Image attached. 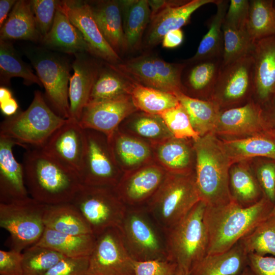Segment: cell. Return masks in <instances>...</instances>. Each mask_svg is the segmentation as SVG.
I'll return each mask as SVG.
<instances>
[{"label":"cell","instance_id":"obj_12","mask_svg":"<svg viewBox=\"0 0 275 275\" xmlns=\"http://www.w3.org/2000/svg\"><path fill=\"white\" fill-rule=\"evenodd\" d=\"M85 131L86 150L79 175L82 184L115 188L122 175L106 136L94 130Z\"/></svg>","mask_w":275,"mask_h":275},{"label":"cell","instance_id":"obj_25","mask_svg":"<svg viewBox=\"0 0 275 275\" xmlns=\"http://www.w3.org/2000/svg\"><path fill=\"white\" fill-rule=\"evenodd\" d=\"M104 38L119 56L128 51L119 1H98L89 3Z\"/></svg>","mask_w":275,"mask_h":275},{"label":"cell","instance_id":"obj_5","mask_svg":"<svg viewBox=\"0 0 275 275\" xmlns=\"http://www.w3.org/2000/svg\"><path fill=\"white\" fill-rule=\"evenodd\" d=\"M66 120L47 104L40 91H36L26 110L7 117L1 122L0 135L12 139L24 148L27 145L42 148Z\"/></svg>","mask_w":275,"mask_h":275},{"label":"cell","instance_id":"obj_43","mask_svg":"<svg viewBox=\"0 0 275 275\" xmlns=\"http://www.w3.org/2000/svg\"><path fill=\"white\" fill-rule=\"evenodd\" d=\"M224 39L222 65H225L251 54L254 42L246 30L234 28L223 23Z\"/></svg>","mask_w":275,"mask_h":275},{"label":"cell","instance_id":"obj_17","mask_svg":"<svg viewBox=\"0 0 275 275\" xmlns=\"http://www.w3.org/2000/svg\"><path fill=\"white\" fill-rule=\"evenodd\" d=\"M86 146L85 129L78 121L70 118L54 131L40 148L79 175L82 168Z\"/></svg>","mask_w":275,"mask_h":275},{"label":"cell","instance_id":"obj_60","mask_svg":"<svg viewBox=\"0 0 275 275\" xmlns=\"http://www.w3.org/2000/svg\"><path fill=\"white\" fill-rule=\"evenodd\" d=\"M176 275H190L188 272H177Z\"/></svg>","mask_w":275,"mask_h":275},{"label":"cell","instance_id":"obj_55","mask_svg":"<svg viewBox=\"0 0 275 275\" xmlns=\"http://www.w3.org/2000/svg\"><path fill=\"white\" fill-rule=\"evenodd\" d=\"M262 107L264 118L268 124L271 136L275 140V97Z\"/></svg>","mask_w":275,"mask_h":275},{"label":"cell","instance_id":"obj_35","mask_svg":"<svg viewBox=\"0 0 275 275\" xmlns=\"http://www.w3.org/2000/svg\"><path fill=\"white\" fill-rule=\"evenodd\" d=\"M232 164L257 157L275 160V140L266 135L222 141Z\"/></svg>","mask_w":275,"mask_h":275},{"label":"cell","instance_id":"obj_23","mask_svg":"<svg viewBox=\"0 0 275 275\" xmlns=\"http://www.w3.org/2000/svg\"><path fill=\"white\" fill-rule=\"evenodd\" d=\"M18 145L11 139L0 135V203H9L29 197L23 164L13 153Z\"/></svg>","mask_w":275,"mask_h":275},{"label":"cell","instance_id":"obj_16","mask_svg":"<svg viewBox=\"0 0 275 275\" xmlns=\"http://www.w3.org/2000/svg\"><path fill=\"white\" fill-rule=\"evenodd\" d=\"M58 7L69 18L82 35L88 47V53L116 65L121 63L120 57L106 41L94 18L88 2L59 1Z\"/></svg>","mask_w":275,"mask_h":275},{"label":"cell","instance_id":"obj_29","mask_svg":"<svg viewBox=\"0 0 275 275\" xmlns=\"http://www.w3.org/2000/svg\"><path fill=\"white\" fill-rule=\"evenodd\" d=\"M119 3L128 50H137L142 46L145 31L150 21L148 1L125 0Z\"/></svg>","mask_w":275,"mask_h":275},{"label":"cell","instance_id":"obj_57","mask_svg":"<svg viewBox=\"0 0 275 275\" xmlns=\"http://www.w3.org/2000/svg\"><path fill=\"white\" fill-rule=\"evenodd\" d=\"M16 2L15 0L0 1V28L7 20L9 11L14 7Z\"/></svg>","mask_w":275,"mask_h":275},{"label":"cell","instance_id":"obj_61","mask_svg":"<svg viewBox=\"0 0 275 275\" xmlns=\"http://www.w3.org/2000/svg\"><path fill=\"white\" fill-rule=\"evenodd\" d=\"M270 214L275 215V203H274V204L273 205V209L272 210V211H271Z\"/></svg>","mask_w":275,"mask_h":275},{"label":"cell","instance_id":"obj_28","mask_svg":"<svg viewBox=\"0 0 275 275\" xmlns=\"http://www.w3.org/2000/svg\"><path fill=\"white\" fill-rule=\"evenodd\" d=\"M108 143L116 163L126 172L148 163L151 158L152 149L148 144L118 129Z\"/></svg>","mask_w":275,"mask_h":275},{"label":"cell","instance_id":"obj_46","mask_svg":"<svg viewBox=\"0 0 275 275\" xmlns=\"http://www.w3.org/2000/svg\"><path fill=\"white\" fill-rule=\"evenodd\" d=\"M174 138L196 141L201 136L194 129L185 109L180 105L158 115Z\"/></svg>","mask_w":275,"mask_h":275},{"label":"cell","instance_id":"obj_62","mask_svg":"<svg viewBox=\"0 0 275 275\" xmlns=\"http://www.w3.org/2000/svg\"><path fill=\"white\" fill-rule=\"evenodd\" d=\"M273 4H274V6L275 7V1H273Z\"/></svg>","mask_w":275,"mask_h":275},{"label":"cell","instance_id":"obj_36","mask_svg":"<svg viewBox=\"0 0 275 275\" xmlns=\"http://www.w3.org/2000/svg\"><path fill=\"white\" fill-rule=\"evenodd\" d=\"M186 112L195 130L200 136L213 133L221 111L214 101L189 96L182 91L174 94Z\"/></svg>","mask_w":275,"mask_h":275},{"label":"cell","instance_id":"obj_4","mask_svg":"<svg viewBox=\"0 0 275 275\" xmlns=\"http://www.w3.org/2000/svg\"><path fill=\"white\" fill-rule=\"evenodd\" d=\"M206 204L199 201L180 220L164 230L167 259L177 272L189 273L207 253L208 237L203 221Z\"/></svg>","mask_w":275,"mask_h":275},{"label":"cell","instance_id":"obj_58","mask_svg":"<svg viewBox=\"0 0 275 275\" xmlns=\"http://www.w3.org/2000/svg\"><path fill=\"white\" fill-rule=\"evenodd\" d=\"M11 91L8 88L1 86L0 88V103L6 101L13 98Z\"/></svg>","mask_w":275,"mask_h":275},{"label":"cell","instance_id":"obj_41","mask_svg":"<svg viewBox=\"0 0 275 275\" xmlns=\"http://www.w3.org/2000/svg\"><path fill=\"white\" fill-rule=\"evenodd\" d=\"M238 242L248 254L275 256V215L270 214Z\"/></svg>","mask_w":275,"mask_h":275},{"label":"cell","instance_id":"obj_59","mask_svg":"<svg viewBox=\"0 0 275 275\" xmlns=\"http://www.w3.org/2000/svg\"><path fill=\"white\" fill-rule=\"evenodd\" d=\"M237 275H256L251 268L248 266L241 272Z\"/></svg>","mask_w":275,"mask_h":275},{"label":"cell","instance_id":"obj_54","mask_svg":"<svg viewBox=\"0 0 275 275\" xmlns=\"http://www.w3.org/2000/svg\"><path fill=\"white\" fill-rule=\"evenodd\" d=\"M183 40V32L180 29L168 32L163 37L161 42L163 47L172 48L179 46Z\"/></svg>","mask_w":275,"mask_h":275},{"label":"cell","instance_id":"obj_42","mask_svg":"<svg viewBox=\"0 0 275 275\" xmlns=\"http://www.w3.org/2000/svg\"><path fill=\"white\" fill-rule=\"evenodd\" d=\"M127 89L126 78L107 63V67L100 68L88 103L127 94Z\"/></svg>","mask_w":275,"mask_h":275},{"label":"cell","instance_id":"obj_24","mask_svg":"<svg viewBox=\"0 0 275 275\" xmlns=\"http://www.w3.org/2000/svg\"><path fill=\"white\" fill-rule=\"evenodd\" d=\"M222 57L186 61L181 75L182 92L199 97L212 96L222 65Z\"/></svg>","mask_w":275,"mask_h":275},{"label":"cell","instance_id":"obj_44","mask_svg":"<svg viewBox=\"0 0 275 275\" xmlns=\"http://www.w3.org/2000/svg\"><path fill=\"white\" fill-rule=\"evenodd\" d=\"M64 256L51 249L32 245L22 253L23 275H44Z\"/></svg>","mask_w":275,"mask_h":275},{"label":"cell","instance_id":"obj_37","mask_svg":"<svg viewBox=\"0 0 275 275\" xmlns=\"http://www.w3.org/2000/svg\"><path fill=\"white\" fill-rule=\"evenodd\" d=\"M229 188L232 200L244 207L254 205L264 197L255 174L244 161L231 166Z\"/></svg>","mask_w":275,"mask_h":275},{"label":"cell","instance_id":"obj_39","mask_svg":"<svg viewBox=\"0 0 275 275\" xmlns=\"http://www.w3.org/2000/svg\"><path fill=\"white\" fill-rule=\"evenodd\" d=\"M1 84L6 86L14 77L23 79L26 85L36 84L42 86L39 77L29 65L20 58L13 45L9 41L0 39Z\"/></svg>","mask_w":275,"mask_h":275},{"label":"cell","instance_id":"obj_33","mask_svg":"<svg viewBox=\"0 0 275 275\" xmlns=\"http://www.w3.org/2000/svg\"><path fill=\"white\" fill-rule=\"evenodd\" d=\"M96 239L94 234L73 235L45 228L41 238L35 245L51 249L65 257L79 258L90 255Z\"/></svg>","mask_w":275,"mask_h":275},{"label":"cell","instance_id":"obj_21","mask_svg":"<svg viewBox=\"0 0 275 275\" xmlns=\"http://www.w3.org/2000/svg\"><path fill=\"white\" fill-rule=\"evenodd\" d=\"M254 95L256 102L265 105L275 97V35L254 42Z\"/></svg>","mask_w":275,"mask_h":275},{"label":"cell","instance_id":"obj_2","mask_svg":"<svg viewBox=\"0 0 275 275\" xmlns=\"http://www.w3.org/2000/svg\"><path fill=\"white\" fill-rule=\"evenodd\" d=\"M30 197L45 205L70 202L82 185L78 174L40 148L28 149L22 163Z\"/></svg>","mask_w":275,"mask_h":275},{"label":"cell","instance_id":"obj_18","mask_svg":"<svg viewBox=\"0 0 275 275\" xmlns=\"http://www.w3.org/2000/svg\"><path fill=\"white\" fill-rule=\"evenodd\" d=\"M137 111L130 96L123 95L87 103L79 123L84 129H92L103 133L108 142L121 122Z\"/></svg>","mask_w":275,"mask_h":275},{"label":"cell","instance_id":"obj_20","mask_svg":"<svg viewBox=\"0 0 275 275\" xmlns=\"http://www.w3.org/2000/svg\"><path fill=\"white\" fill-rule=\"evenodd\" d=\"M167 173L159 164L148 163L122 174L115 189L128 207H142L157 190Z\"/></svg>","mask_w":275,"mask_h":275},{"label":"cell","instance_id":"obj_48","mask_svg":"<svg viewBox=\"0 0 275 275\" xmlns=\"http://www.w3.org/2000/svg\"><path fill=\"white\" fill-rule=\"evenodd\" d=\"M255 176L264 197L275 203V160L262 163L258 167Z\"/></svg>","mask_w":275,"mask_h":275},{"label":"cell","instance_id":"obj_31","mask_svg":"<svg viewBox=\"0 0 275 275\" xmlns=\"http://www.w3.org/2000/svg\"><path fill=\"white\" fill-rule=\"evenodd\" d=\"M43 222L45 228L62 233L93 234L87 221L71 202L45 205Z\"/></svg>","mask_w":275,"mask_h":275},{"label":"cell","instance_id":"obj_8","mask_svg":"<svg viewBox=\"0 0 275 275\" xmlns=\"http://www.w3.org/2000/svg\"><path fill=\"white\" fill-rule=\"evenodd\" d=\"M25 54L45 89L50 107L60 117L69 119V87L71 76L67 61L45 47L29 48Z\"/></svg>","mask_w":275,"mask_h":275},{"label":"cell","instance_id":"obj_7","mask_svg":"<svg viewBox=\"0 0 275 275\" xmlns=\"http://www.w3.org/2000/svg\"><path fill=\"white\" fill-rule=\"evenodd\" d=\"M118 228L134 261L167 259L164 231L145 207H128Z\"/></svg>","mask_w":275,"mask_h":275},{"label":"cell","instance_id":"obj_9","mask_svg":"<svg viewBox=\"0 0 275 275\" xmlns=\"http://www.w3.org/2000/svg\"><path fill=\"white\" fill-rule=\"evenodd\" d=\"M45 207L30 197L0 203V226L9 233L11 250L22 252L38 242L45 229Z\"/></svg>","mask_w":275,"mask_h":275},{"label":"cell","instance_id":"obj_15","mask_svg":"<svg viewBox=\"0 0 275 275\" xmlns=\"http://www.w3.org/2000/svg\"><path fill=\"white\" fill-rule=\"evenodd\" d=\"M254 93V59L251 54L222 65L211 100L222 107L240 103Z\"/></svg>","mask_w":275,"mask_h":275},{"label":"cell","instance_id":"obj_30","mask_svg":"<svg viewBox=\"0 0 275 275\" xmlns=\"http://www.w3.org/2000/svg\"><path fill=\"white\" fill-rule=\"evenodd\" d=\"M0 39L41 41L31 1H17L7 20L1 28Z\"/></svg>","mask_w":275,"mask_h":275},{"label":"cell","instance_id":"obj_11","mask_svg":"<svg viewBox=\"0 0 275 275\" xmlns=\"http://www.w3.org/2000/svg\"><path fill=\"white\" fill-rule=\"evenodd\" d=\"M111 66L121 74L144 86L175 94L182 91L181 75L186 66L144 54Z\"/></svg>","mask_w":275,"mask_h":275},{"label":"cell","instance_id":"obj_26","mask_svg":"<svg viewBox=\"0 0 275 275\" xmlns=\"http://www.w3.org/2000/svg\"><path fill=\"white\" fill-rule=\"evenodd\" d=\"M41 42L49 50L74 54L88 53V45L81 33L58 7L52 25Z\"/></svg>","mask_w":275,"mask_h":275},{"label":"cell","instance_id":"obj_1","mask_svg":"<svg viewBox=\"0 0 275 275\" xmlns=\"http://www.w3.org/2000/svg\"><path fill=\"white\" fill-rule=\"evenodd\" d=\"M273 205L263 197L246 207L232 200L221 205H206L203 221L208 237L207 254L230 249L270 214Z\"/></svg>","mask_w":275,"mask_h":275},{"label":"cell","instance_id":"obj_3","mask_svg":"<svg viewBox=\"0 0 275 275\" xmlns=\"http://www.w3.org/2000/svg\"><path fill=\"white\" fill-rule=\"evenodd\" d=\"M195 179L200 199L207 206L225 204L232 200L229 171L232 163L222 142L213 133L194 141Z\"/></svg>","mask_w":275,"mask_h":275},{"label":"cell","instance_id":"obj_14","mask_svg":"<svg viewBox=\"0 0 275 275\" xmlns=\"http://www.w3.org/2000/svg\"><path fill=\"white\" fill-rule=\"evenodd\" d=\"M87 275H133L134 260L127 251L118 227L96 236Z\"/></svg>","mask_w":275,"mask_h":275},{"label":"cell","instance_id":"obj_34","mask_svg":"<svg viewBox=\"0 0 275 275\" xmlns=\"http://www.w3.org/2000/svg\"><path fill=\"white\" fill-rule=\"evenodd\" d=\"M124 77L127 82V94L130 96L138 110L149 114L158 115L180 104L173 93L147 87Z\"/></svg>","mask_w":275,"mask_h":275},{"label":"cell","instance_id":"obj_38","mask_svg":"<svg viewBox=\"0 0 275 275\" xmlns=\"http://www.w3.org/2000/svg\"><path fill=\"white\" fill-rule=\"evenodd\" d=\"M229 1L217 0L216 12L210 19L207 33L204 36L195 55L186 61H194L215 57H222L224 39L222 26Z\"/></svg>","mask_w":275,"mask_h":275},{"label":"cell","instance_id":"obj_10","mask_svg":"<svg viewBox=\"0 0 275 275\" xmlns=\"http://www.w3.org/2000/svg\"><path fill=\"white\" fill-rule=\"evenodd\" d=\"M70 202L82 214L95 236L108 228H118L128 208L115 188L105 186L82 184Z\"/></svg>","mask_w":275,"mask_h":275},{"label":"cell","instance_id":"obj_22","mask_svg":"<svg viewBox=\"0 0 275 275\" xmlns=\"http://www.w3.org/2000/svg\"><path fill=\"white\" fill-rule=\"evenodd\" d=\"M74 55L75 59L72 64L73 74L69 87L70 118L79 122L100 67L86 53Z\"/></svg>","mask_w":275,"mask_h":275},{"label":"cell","instance_id":"obj_6","mask_svg":"<svg viewBox=\"0 0 275 275\" xmlns=\"http://www.w3.org/2000/svg\"><path fill=\"white\" fill-rule=\"evenodd\" d=\"M200 200L195 172H167L145 208L164 231L183 217Z\"/></svg>","mask_w":275,"mask_h":275},{"label":"cell","instance_id":"obj_40","mask_svg":"<svg viewBox=\"0 0 275 275\" xmlns=\"http://www.w3.org/2000/svg\"><path fill=\"white\" fill-rule=\"evenodd\" d=\"M246 31L255 41L275 35V7L273 0H251Z\"/></svg>","mask_w":275,"mask_h":275},{"label":"cell","instance_id":"obj_53","mask_svg":"<svg viewBox=\"0 0 275 275\" xmlns=\"http://www.w3.org/2000/svg\"><path fill=\"white\" fill-rule=\"evenodd\" d=\"M248 266L256 275H275V256L249 254Z\"/></svg>","mask_w":275,"mask_h":275},{"label":"cell","instance_id":"obj_45","mask_svg":"<svg viewBox=\"0 0 275 275\" xmlns=\"http://www.w3.org/2000/svg\"><path fill=\"white\" fill-rule=\"evenodd\" d=\"M130 129L137 135L155 144L173 137L158 115L143 113L134 116Z\"/></svg>","mask_w":275,"mask_h":275},{"label":"cell","instance_id":"obj_19","mask_svg":"<svg viewBox=\"0 0 275 275\" xmlns=\"http://www.w3.org/2000/svg\"><path fill=\"white\" fill-rule=\"evenodd\" d=\"M213 133L233 139L259 135L272 138L262 107L254 100L221 110Z\"/></svg>","mask_w":275,"mask_h":275},{"label":"cell","instance_id":"obj_27","mask_svg":"<svg viewBox=\"0 0 275 275\" xmlns=\"http://www.w3.org/2000/svg\"><path fill=\"white\" fill-rule=\"evenodd\" d=\"M248 266V254L237 243L229 250L207 254L191 269L190 275H237Z\"/></svg>","mask_w":275,"mask_h":275},{"label":"cell","instance_id":"obj_51","mask_svg":"<svg viewBox=\"0 0 275 275\" xmlns=\"http://www.w3.org/2000/svg\"><path fill=\"white\" fill-rule=\"evenodd\" d=\"M250 1L231 0L224 23L234 28L246 30Z\"/></svg>","mask_w":275,"mask_h":275},{"label":"cell","instance_id":"obj_50","mask_svg":"<svg viewBox=\"0 0 275 275\" xmlns=\"http://www.w3.org/2000/svg\"><path fill=\"white\" fill-rule=\"evenodd\" d=\"M89 256L70 258L65 257L44 275H87Z\"/></svg>","mask_w":275,"mask_h":275},{"label":"cell","instance_id":"obj_52","mask_svg":"<svg viewBox=\"0 0 275 275\" xmlns=\"http://www.w3.org/2000/svg\"><path fill=\"white\" fill-rule=\"evenodd\" d=\"M0 274L23 275L22 253L10 250L0 251Z\"/></svg>","mask_w":275,"mask_h":275},{"label":"cell","instance_id":"obj_47","mask_svg":"<svg viewBox=\"0 0 275 275\" xmlns=\"http://www.w3.org/2000/svg\"><path fill=\"white\" fill-rule=\"evenodd\" d=\"M37 29L42 38L50 31L59 1H31Z\"/></svg>","mask_w":275,"mask_h":275},{"label":"cell","instance_id":"obj_49","mask_svg":"<svg viewBox=\"0 0 275 275\" xmlns=\"http://www.w3.org/2000/svg\"><path fill=\"white\" fill-rule=\"evenodd\" d=\"M177 266L168 259L134 263L133 275H176Z\"/></svg>","mask_w":275,"mask_h":275},{"label":"cell","instance_id":"obj_32","mask_svg":"<svg viewBox=\"0 0 275 275\" xmlns=\"http://www.w3.org/2000/svg\"><path fill=\"white\" fill-rule=\"evenodd\" d=\"M152 145L154 146V154L159 164L167 172H194L195 152L193 146H190L185 140L172 137Z\"/></svg>","mask_w":275,"mask_h":275},{"label":"cell","instance_id":"obj_13","mask_svg":"<svg viewBox=\"0 0 275 275\" xmlns=\"http://www.w3.org/2000/svg\"><path fill=\"white\" fill-rule=\"evenodd\" d=\"M217 0L148 1L151 18L142 44L146 48L156 46L169 32L180 29L202 6Z\"/></svg>","mask_w":275,"mask_h":275},{"label":"cell","instance_id":"obj_56","mask_svg":"<svg viewBox=\"0 0 275 275\" xmlns=\"http://www.w3.org/2000/svg\"><path fill=\"white\" fill-rule=\"evenodd\" d=\"M19 105L16 99L13 97L10 99L0 103L2 113L7 117L14 116L18 112Z\"/></svg>","mask_w":275,"mask_h":275}]
</instances>
